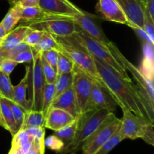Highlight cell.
Here are the masks:
<instances>
[{
	"mask_svg": "<svg viewBox=\"0 0 154 154\" xmlns=\"http://www.w3.org/2000/svg\"><path fill=\"white\" fill-rule=\"evenodd\" d=\"M93 60L105 89L117 106L120 108L128 109L140 118L154 125V108L146 101L135 84L132 81L123 79L104 62L95 57Z\"/></svg>",
	"mask_w": 154,
	"mask_h": 154,
	"instance_id": "cell-1",
	"label": "cell"
},
{
	"mask_svg": "<svg viewBox=\"0 0 154 154\" xmlns=\"http://www.w3.org/2000/svg\"><path fill=\"white\" fill-rule=\"evenodd\" d=\"M57 42V49L70 59L74 64L84 71L95 82L105 88L102 78L97 70L93 57L74 38H59L54 36Z\"/></svg>",
	"mask_w": 154,
	"mask_h": 154,
	"instance_id": "cell-2",
	"label": "cell"
},
{
	"mask_svg": "<svg viewBox=\"0 0 154 154\" xmlns=\"http://www.w3.org/2000/svg\"><path fill=\"white\" fill-rule=\"evenodd\" d=\"M110 113L111 112L107 110H93L81 113L78 116V125L73 140L59 153L75 154L81 150L84 141L106 120Z\"/></svg>",
	"mask_w": 154,
	"mask_h": 154,
	"instance_id": "cell-3",
	"label": "cell"
},
{
	"mask_svg": "<svg viewBox=\"0 0 154 154\" xmlns=\"http://www.w3.org/2000/svg\"><path fill=\"white\" fill-rule=\"evenodd\" d=\"M123 118L120 126V132L123 138H141L148 144L154 145L153 124L149 123L144 119L135 115L125 107H121Z\"/></svg>",
	"mask_w": 154,
	"mask_h": 154,
	"instance_id": "cell-4",
	"label": "cell"
},
{
	"mask_svg": "<svg viewBox=\"0 0 154 154\" xmlns=\"http://www.w3.org/2000/svg\"><path fill=\"white\" fill-rule=\"evenodd\" d=\"M72 17L62 16L45 11V14L40 19L28 26L32 29L50 33L56 37L69 38L80 30L72 20Z\"/></svg>",
	"mask_w": 154,
	"mask_h": 154,
	"instance_id": "cell-5",
	"label": "cell"
},
{
	"mask_svg": "<svg viewBox=\"0 0 154 154\" xmlns=\"http://www.w3.org/2000/svg\"><path fill=\"white\" fill-rule=\"evenodd\" d=\"M72 37L74 38L81 46L84 47L90 53V55L108 64L123 79L128 81H132L126 68L114 57L111 51L91 39L87 33L79 30Z\"/></svg>",
	"mask_w": 154,
	"mask_h": 154,
	"instance_id": "cell-6",
	"label": "cell"
},
{
	"mask_svg": "<svg viewBox=\"0 0 154 154\" xmlns=\"http://www.w3.org/2000/svg\"><path fill=\"white\" fill-rule=\"evenodd\" d=\"M120 124L121 119L117 118L113 112L110 113L106 120L83 143L81 149L82 154H94L120 128Z\"/></svg>",
	"mask_w": 154,
	"mask_h": 154,
	"instance_id": "cell-7",
	"label": "cell"
},
{
	"mask_svg": "<svg viewBox=\"0 0 154 154\" xmlns=\"http://www.w3.org/2000/svg\"><path fill=\"white\" fill-rule=\"evenodd\" d=\"M98 19V17L87 13L84 11L79 14L74 15L72 18L74 23L79 27L80 30L87 33L91 39L111 52L113 48L115 46V44L111 42L106 35L104 33Z\"/></svg>",
	"mask_w": 154,
	"mask_h": 154,
	"instance_id": "cell-8",
	"label": "cell"
},
{
	"mask_svg": "<svg viewBox=\"0 0 154 154\" xmlns=\"http://www.w3.org/2000/svg\"><path fill=\"white\" fill-rule=\"evenodd\" d=\"M111 54L114 56L116 59L126 68V70H129L136 80L137 88L142 94L143 97L149 103L150 106L154 108V89L153 82L150 81L144 74L141 72L138 68L132 64L130 61L127 60L118 49L117 46L113 48Z\"/></svg>",
	"mask_w": 154,
	"mask_h": 154,
	"instance_id": "cell-9",
	"label": "cell"
},
{
	"mask_svg": "<svg viewBox=\"0 0 154 154\" xmlns=\"http://www.w3.org/2000/svg\"><path fill=\"white\" fill-rule=\"evenodd\" d=\"M72 73L73 82L72 87L78 110L81 114L86 111L93 80L75 65H74Z\"/></svg>",
	"mask_w": 154,
	"mask_h": 154,
	"instance_id": "cell-10",
	"label": "cell"
},
{
	"mask_svg": "<svg viewBox=\"0 0 154 154\" xmlns=\"http://www.w3.org/2000/svg\"><path fill=\"white\" fill-rule=\"evenodd\" d=\"M117 104L108 91L98 83L93 82L90 98L86 111L93 110H107L114 112ZM85 111V112H86Z\"/></svg>",
	"mask_w": 154,
	"mask_h": 154,
	"instance_id": "cell-11",
	"label": "cell"
},
{
	"mask_svg": "<svg viewBox=\"0 0 154 154\" xmlns=\"http://www.w3.org/2000/svg\"><path fill=\"white\" fill-rule=\"evenodd\" d=\"M42 53H36L32 59V98L31 99V110H41L42 107V97L44 86L45 85L42 63H41Z\"/></svg>",
	"mask_w": 154,
	"mask_h": 154,
	"instance_id": "cell-12",
	"label": "cell"
},
{
	"mask_svg": "<svg viewBox=\"0 0 154 154\" xmlns=\"http://www.w3.org/2000/svg\"><path fill=\"white\" fill-rule=\"evenodd\" d=\"M96 11L103 19L130 27L124 11L117 0H99Z\"/></svg>",
	"mask_w": 154,
	"mask_h": 154,
	"instance_id": "cell-13",
	"label": "cell"
},
{
	"mask_svg": "<svg viewBox=\"0 0 154 154\" xmlns=\"http://www.w3.org/2000/svg\"><path fill=\"white\" fill-rule=\"evenodd\" d=\"M126 14L130 27L142 31L144 24L145 10L138 0H117Z\"/></svg>",
	"mask_w": 154,
	"mask_h": 154,
	"instance_id": "cell-14",
	"label": "cell"
},
{
	"mask_svg": "<svg viewBox=\"0 0 154 154\" xmlns=\"http://www.w3.org/2000/svg\"><path fill=\"white\" fill-rule=\"evenodd\" d=\"M38 6L45 11L62 16L72 17L84 11L69 0H38Z\"/></svg>",
	"mask_w": 154,
	"mask_h": 154,
	"instance_id": "cell-15",
	"label": "cell"
},
{
	"mask_svg": "<svg viewBox=\"0 0 154 154\" xmlns=\"http://www.w3.org/2000/svg\"><path fill=\"white\" fill-rule=\"evenodd\" d=\"M76 118L64 110L51 107L45 116V128L54 131H59L70 125Z\"/></svg>",
	"mask_w": 154,
	"mask_h": 154,
	"instance_id": "cell-16",
	"label": "cell"
},
{
	"mask_svg": "<svg viewBox=\"0 0 154 154\" xmlns=\"http://www.w3.org/2000/svg\"><path fill=\"white\" fill-rule=\"evenodd\" d=\"M31 72L30 66H26V72L20 83L13 88V101L24 110H31V100H27L26 90L29 85V78Z\"/></svg>",
	"mask_w": 154,
	"mask_h": 154,
	"instance_id": "cell-17",
	"label": "cell"
},
{
	"mask_svg": "<svg viewBox=\"0 0 154 154\" xmlns=\"http://www.w3.org/2000/svg\"><path fill=\"white\" fill-rule=\"evenodd\" d=\"M51 107H56L66 110L75 118L80 115L72 87L55 98L53 101Z\"/></svg>",
	"mask_w": 154,
	"mask_h": 154,
	"instance_id": "cell-18",
	"label": "cell"
},
{
	"mask_svg": "<svg viewBox=\"0 0 154 154\" xmlns=\"http://www.w3.org/2000/svg\"><path fill=\"white\" fill-rule=\"evenodd\" d=\"M32 30V27L25 25H20L19 27L13 29L11 31L8 33L3 39L0 45V50L9 49L21 42H23L26 36Z\"/></svg>",
	"mask_w": 154,
	"mask_h": 154,
	"instance_id": "cell-19",
	"label": "cell"
},
{
	"mask_svg": "<svg viewBox=\"0 0 154 154\" xmlns=\"http://www.w3.org/2000/svg\"><path fill=\"white\" fill-rule=\"evenodd\" d=\"M0 126L14 136L17 133L8 100L0 97Z\"/></svg>",
	"mask_w": 154,
	"mask_h": 154,
	"instance_id": "cell-20",
	"label": "cell"
},
{
	"mask_svg": "<svg viewBox=\"0 0 154 154\" xmlns=\"http://www.w3.org/2000/svg\"><path fill=\"white\" fill-rule=\"evenodd\" d=\"M45 115L41 110H25L23 122L20 130H25L32 127H45Z\"/></svg>",
	"mask_w": 154,
	"mask_h": 154,
	"instance_id": "cell-21",
	"label": "cell"
},
{
	"mask_svg": "<svg viewBox=\"0 0 154 154\" xmlns=\"http://www.w3.org/2000/svg\"><path fill=\"white\" fill-rule=\"evenodd\" d=\"M20 21V6L15 5L12 6L9 9L8 12L0 22V24L8 33L14 29L15 26L19 24Z\"/></svg>",
	"mask_w": 154,
	"mask_h": 154,
	"instance_id": "cell-22",
	"label": "cell"
},
{
	"mask_svg": "<svg viewBox=\"0 0 154 154\" xmlns=\"http://www.w3.org/2000/svg\"><path fill=\"white\" fill-rule=\"evenodd\" d=\"M72 82H73V73L72 71L67 73H63L57 75L54 86H55V91H54V99L62 93L65 92L72 88Z\"/></svg>",
	"mask_w": 154,
	"mask_h": 154,
	"instance_id": "cell-23",
	"label": "cell"
},
{
	"mask_svg": "<svg viewBox=\"0 0 154 154\" xmlns=\"http://www.w3.org/2000/svg\"><path fill=\"white\" fill-rule=\"evenodd\" d=\"M77 125H78V117L70 125L64 127V128L59 130V131H54V135H56L57 137H59V138L63 140L65 146H68V145L72 143L74 137H75Z\"/></svg>",
	"mask_w": 154,
	"mask_h": 154,
	"instance_id": "cell-24",
	"label": "cell"
},
{
	"mask_svg": "<svg viewBox=\"0 0 154 154\" xmlns=\"http://www.w3.org/2000/svg\"><path fill=\"white\" fill-rule=\"evenodd\" d=\"M55 86L54 84H45L44 86L42 97V107L41 111L46 116L47 113L51 108V105L54 99Z\"/></svg>",
	"mask_w": 154,
	"mask_h": 154,
	"instance_id": "cell-25",
	"label": "cell"
},
{
	"mask_svg": "<svg viewBox=\"0 0 154 154\" xmlns=\"http://www.w3.org/2000/svg\"><path fill=\"white\" fill-rule=\"evenodd\" d=\"M13 88L10 79V75L0 71V97L8 101H13Z\"/></svg>",
	"mask_w": 154,
	"mask_h": 154,
	"instance_id": "cell-26",
	"label": "cell"
},
{
	"mask_svg": "<svg viewBox=\"0 0 154 154\" xmlns=\"http://www.w3.org/2000/svg\"><path fill=\"white\" fill-rule=\"evenodd\" d=\"M34 48L37 52L40 53L51 49L58 50L57 49V42L55 37L53 35L45 33V32L42 40Z\"/></svg>",
	"mask_w": 154,
	"mask_h": 154,
	"instance_id": "cell-27",
	"label": "cell"
},
{
	"mask_svg": "<svg viewBox=\"0 0 154 154\" xmlns=\"http://www.w3.org/2000/svg\"><path fill=\"white\" fill-rule=\"evenodd\" d=\"M124 140L123 137L120 132V128L114 133L112 137L102 146L99 148L94 154H108L118 143Z\"/></svg>",
	"mask_w": 154,
	"mask_h": 154,
	"instance_id": "cell-28",
	"label": "cell"
},
{
	"mask_svg": "<svg viewBox=\"0 0 154 154\" xmlns=\"http://www.w3.org/2000/svg\"><path fill=\"white\" fill-rule=\"evenodd\" d=\"M41 63H42V72L45 84H54L55 83L57 77V71L46 61L45 58L41 55Z\"/></svg>",
	"mask_w": 154,
	"mask_h": 154,
	"instance_id": "cell-29",
	"label": "cell"
},
{
	"mask_svg": "<svg viewBox=\"0 0 154 154\" xmlns=\"http://www.w3.org/2000/svg\"><path fill=\"white\" fill-rule=\"evenodd\" d=\"M74 63L69 58H68L66 55L59 52L58 60L57 65V75H61L63 73L72 72L74 67Z\"/></svg>",
	"mask_w": 154,
	"mask_h": 154,
	"instance_id": "cell-30",
	"label": "cell"
},
{
	"mask_svg": "<svg viewBox=\"0 0 154 154\" xmlns=\"http://www.w3.org/2000/svg\"><path fill=\"white\" fill-rule=\"evenodd\" d=\"M143 74L150 81L153 82V51L150 54H145L142 63V69H140Z\"/></svg>",
	"mask_w": 154,
	"mask_h": 154,
	"instance_id": "cell-31",
	"label": "cell"
},
{
	"mask_svg": "<svg viewBox=\"0 0 154 154\" xmlns=\"http://www.w3.org/2000/svg\"><path fill=\"white\" fill-rule=\"evenodd\" d=\"M9 103H10V107L11 109L14 119L15 125H16L17 129L18 131L20 129L23 122L24 112H25V110L22 107H20L18 104H17L16 103L14 102V101H9Z\"/></svg>",
	"mask_w": 154,
	"mask_h": 154,
	"instance_id": "cell-32",
	"label": "cell"
},
{
	"mask_svg": "<svg viewBox=\"0 0 154 154\" xmlns=\"http://www.w3.org/2000/svg\"><path fill=\"white\" fill-rule=\"evenodd\" d=\"M45 32L42 30L33 29L24 39L23 42L32 48H35L40 42L43 37Z\"/></svg>",
	"mask_w": 154,
	"mask_h": 154,
	"instance_id": "cell-33",
	"label": "cell"
},
{
	"mask_svg": "<svg viewBox=\"0 0 154 154\" xmlns=\"http://www.w3.org/2000/svg\"><path fill=\"white\" fill-rule=\"evenodd\" d=\"M45 147L49 148L50 149L56 151L57 152H60L64 148L65 144L61 139L53 134L47 138H45Z\"/></svg>",
	"mask_w": 154,
	"mask_h": 154,
	"instance_id": "cell-34",
	"label": "cell"
},
{
	"mask_svg": "<svg viewBox=\"0 0 154 154\" xmlns=\"http://www.w3.org/2000/svg\"><path fill=\"white\" fill-rule=\"evenodd\" d=\"M36 53L38 52L35 51V49L34 48H31L28 50H25V51L20 52L12 60H15L18 64L25 63V62L32 61Z\"/></svg>",
	"mask_w": 154,
	"mask_h": 154,
	"instance_id": "cell-35",
	"label": "cell"
},
{
	"mask_svg": "<svg viewBox=\"0 0 154 154\" xmlns=\"http://www.w3.org/2000/svg\"><path fill=\"white\" fill-rule=\"evenodd\" d=\"M60 51L58 50L51 49L48 51H45L42 52V55L44 58L46 60V61L57 71V60H58V56Z\"/></svg>",
	"mask_w": 154,
	"mask_h": 154,
	"instance_id": "cell-36",
	"label": "cell"
},
{
	"mask_svg": "<svg viewBox=\"0 0 154 154\" xmlns=\"http://www.w3.org/2000/svg\"><path fill=\"white\" fill-rule=\"evenodd\" d=\"M142 31L144 32L149 42L153 44L154 41V21L150 19L148 16H144V24Z\"/></svg>",
	"mask_w": 154,
	"mask_h": 154,
	"instance_id": "cell-37",
	"label": "cell"
},
{
	"mask_svg": "<svg viewBox=\"0 0 154 154\" xmlns=\"http://www.w3.org/2000/svg\"><path fill=\"white\" fill-rule=\"evenodd\" d=\"M45 138L35 139L32 145L26 154H45Z\"/></svg>",
	"mask_w": 154,
	"mask_h": 154,
	"instance_id": "cell-38",
	"label": "cell"
},
{
	"mask_svg": "<svg viewBox=\"0 0 154 154\" xmlns=\"http://www.w3.org/2000/svg\"><path fill=\"white\" fill-rule=\"evenodd\" d=\"M18 63L15 60L9 58H3L0 64V71L8 75H10Z\"/></svg>",
	"mask_w": 154,
	"mask_h": 154,
	"instance_id": "cell-39",
	"label": "cell"
},
{
	"mask_svg": "<svg viewBox=\"0 0 154 154\" xmlns=\"http://www.w3.org/2000/svg\"><path fill=\"white\" fill-rule=\"evenodd\" d=\"M45 127H32L25 129L28 134H29L34 139H40L45 137Z\"/></svg>",
	"mask_w": 154,
	"mask_h": 154,
	"instance_id": "cell-40",
	"label": "cell"
},
{
	"mask_svg": "<svg viewBox=\"0 0 154 154\" xmlns=\"http://www.w3.org/2000/svg\"><path fill=\"white\" fill-rule=\"evenodd\" d=\"M12 6L18 5L20 7L38 5V0H7Z\"/></svg>",
	"mask_w": 154,
	"mask_h": 154,
	"instance_id": "cell-41",
	"label": "cell"
},
{
	"mask_svg": "<svg viewBox=\"0 0 154 154\" xmlns=\"http://www.w3.org/2000/svg\"><path fill=\"white\" fill-rule=\"evenodd\" d=\"M6 34H7L6 31L4 30V28L2 27L1 24H0V45H1L2 42V40H3V39L5 38V36H6Z\"/></svg>",
	"mask_w": 154,
	"mask_h": 154,
	"instance_id": "cell-42",
	"label": "cell"
},
{
	"mask_svg": "<svg viewBox=\"0 0 154 154\" xmlns=\"http://www.w3.org/2000/svg\"><path fill=\"white\" fill-rule=\"evenodd\" d=\"M8 154H16V152H15V149H14V147H11V149L9 150Z\"/></svg>",
	"mask_w": 154,
	"mask_h": 154,
	"instance_id": "cell-43",
	"label": "cell"
},
{
	"mask_svg": "<svg viewBox=\"0 0 154 154\" xmlns=\"http://www.w3.org/2000/svg\"><path fill=\"white\" fill-rule=\"evenodd\" d=\"M138 1L140 2L141 3V4L144 5V10H145V4H146V0H138Z\"/></svg>",
	"mask_w": 154,
	"mask_h": 154,
	"instance_id": "cell-44",
	"label": "cell"
},
{
	"mask_svg": "<svg viewBox=\"0 0 154 154\" xmlns=\"http://www.w3.org/2000/svg\"><path fill=\"white\" fill-rule=\"evenodd\" d=\"M2 59H3V57L1 55V54H0V64H1V62L2 60Z\"/></svg>",
	"mask_w": 154,
	"mask_h": 154,
	"instance_id": "cell-45",
	"label": "cell"
},
{
	"mask_svg": "<svg viewBox=\"0 0 154 154\" xmlns=\"http://www.w3.org/2000/svg\"><path fill=\"white\" fill-rule=\"evenodd\" d=\"M147 0H146V3H147ZM146 5V4H145Z\"/></svg>",
	"mask_w": 154,
	"mask_h": 154,
	"instance_id": "cell-46",
	"label": "cell"
}]
</instances>
